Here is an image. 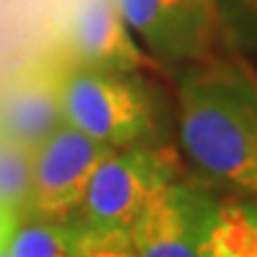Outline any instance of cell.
<instances>
[{
    "label": "cell",
    "mask_w": 257,
    "mask_h": 257,
    "mask_svg": "<svg viewBox=\"0 0 257 257\" xmlns=\"http://www.w3.org/2000/svg\"><path fill=\"white\" fill-rule=\"evenodd\" d=\"M176 72V131L193 174L229 198L257 195V74L212 53Z\"/></svg>",
    "instance_id": "1"
},
{
    "label": "cell",
    "mask_w": 257,
    "mask_h": 257,
    "mask_svg": "<svg viewBox=\"0 0 257 257\" xmlns=\"http://www.w3.org/2000/svg\"><path fill=\"white\" fill-rule=\"evenodd\" d=\"M184 174L179 157L153 141L114 148L93 172L74 224L86 238L126 240L134 221L169 181Z\"/></svg>",
    "instance_id": "2"
},
{
    "label": "cell",
    "mask_w": 257,
    "mask_h": 257,
    "mask_svg": "<svg viewBox=\"0 0 257 257\" xmlns=\"http://www.w3.org/2000/svg\"><path fill=\"white\" fill-rule=\"evenodd\" d=\"M64 124L107 148H126L155 138L157 114L141 74H121L64 62L60 76Z\"/></svg>",
    "instance_id": "3"
},
{
    "label": "cell",
    "mask_w": 257,
    "mask_h": 257,
    "mask_svg": "<svg viewBox=\"0 0 257 257\" xmlns=\"http://www.w3.org/2000/svg\"><path fill=\"white\" fill-rule=\"evenodd\" d=\"M219 207L217 191L195 174H181L157 191L128 231L136 257H200Z\"/></svg>",
    "instance_id": "4"
},
{
    "label": "cell",
    "mask_w": 257,
    "mask_h": 257,
    "mask_svg": "<svg viewBox=\"0 0 257 257\" xmlns=\"http://www.w3.org/2000/svg\"><path fill=\"white\" fill-rule=\"evenodd\" d=\"M128 29L162 72L205 60L221 34L214 0H117Z\"/></svg>",
    "instance_id": "5"
},
{
    "label": "cell",
    "mask_w": 257,
    "mask_h": 257,
    "mask_svg": "<svg viewBox=\"0 0 257 257\" xmlns=\"http://www.w3.org/2000/svg\"><path fill=\"white\" fill-rule=\"evenodd\" d=\"M114 150L62 124L34 150L31 191L24 217L69 221L79 212L93 172Z\"/></svg>",
    "instance_id": "6"
},
{
    "label": "cell",
    "mask_w": 257,
    "mask_h": 257,
    "mask_svg": "<svg viewBox=\"0 0 257 257\" xmlns=\"http://www.w3.org/2000/svg\"><path fill=\"white\" fill-rule=\"evenodd\" d=\"M62 55L121 74L162 72L128 29L117 0H79L62 27Z\"/></svg>",
    "instance_id": "7"
},
{
    "label": "cell",
    "mask_w": 257,
    "mask_h": 257,
    "mask_svg": "<svg viewBox=\"0 0 257 257\" xmlns=\"http://www.w3.org/2000/svg\"><path fill=\"white\" fill-rule=\"evenodd\" d=\"M67 57L62 50L31 60L0 88V138L36 150L64 124L60 76Z\"/></svg>",
    "instance_id": "8"
},
{
    "label": "cell",
    "mask_w": 257,
    "mask_h": 257,
    "mask_svg": "<svg viewBox=\"0 0 257 257\" xmlns=\"http://www.w3.org/2000/svg\"><path fill=\"white\" fill-rule=\"evenodd\" d=\"M200 257H257V195L219 200Z\"/></svg>",
    "instance_id": "9"
},
{
    "label": "cell",
    "mask_w": 257,
    "mask_h": 257,
    "mask_svg": "<svg viewBox=\"0 0 257 257\" xmlns=\"http://www.w3.org/2000/svg\"><path fill=\"white\" fill-rule=\"evenodd\" d=\"M83 231L69 221L22 217L8 243L10 257H74Z\"/></svg>",
    "instance_id": "10"
},
{
    "label": "cell",
    "mask_w": 257,
    "mask_h": 257,
    "mask_svg": "<svg viewBox=\"0 0 257 257\" xmlns=\"http://www.w3.org/2000/svg\"><path fill=\"white\" fill-rule=\"evenodd\" d=\"M31 169L34 153L0 138V205L19 210L22 217L31 191Z\"/></svg>",
    "instance_id": "11"
},
{
    "label": "cell",
    "mask_w": 257,
    "mask_h": 257,
    "mask_svg": "<svg viewBox=\"0 0 257 257\" xmlns=\"http://www.w3.org/2000/svg\"><path fill=\"white\" fill-rule=\"evenodd\" d=\"M221 34L238 50L257 53V0H214Z\"/></svg>",
    "instance_id": "12"
},
{
    "label": "cell",
    "mask_w": 257,
    "mask_h": 257,
    "mask_svg": "<svg viewBox=\"0 0 257 257\" xmlns=\"http://www.w3.org/2000/svg\"><path fill=\"white\" fill-rule=\"evenodd\" d=\"M74 257H136L128 248V240H98L83 236Z\"/></svg>",
    "instance_id": "13"
},
{
    "label": "cell",
    "mask_w": 257,
    "mask_h": 257,
    "mask_svg": "<svg viewBox=\"0 0 257 257\" xmlns=\"http://www.w3.org/2000/svg\"><path fill=\"white\" fill-rule=\"evenodd\" d=\"M19 221H22V212L15 207H8V205H0V250L8 248Z\"/></svg>",
    "instance_id": "14"
},
{
    "label": "cell",
    "mask_w": 257,
    "mask_h": 257,
    "mask_svg": "<svg viewBox=\"0 0 257 257\" xmlns=\"http://www.w3.org/2000/svg\"><path fill=\"white\" fill-rule=\"evenodd\" d=\"M0 257H10V255H8V248H5V250H0Z\"/></svg>",
    "instance_id": "15"
}]
</instances>
